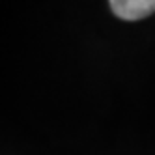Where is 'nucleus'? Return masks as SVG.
<instances>
[{
	"label": "nucleus",
	"instance_id": "1",
	"mask_svg": "<svg viewBox=\"0 0 155 155\" xmlns=\"http://www.w3.org/2000/svg\"><path fill=\"white\" fill-rule=\"evenodd\" d=\"M110 9L124 21H140L155 13V0H112Z\"/></svg>",
	"mask_w": 155,
	"mask_h": 155
}]
</instances>
